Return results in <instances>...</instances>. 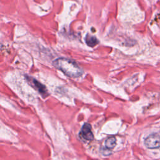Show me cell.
Returning <instances> with one entry per match:
<instances>
[{"instance_id":"cell-5","label":"cell","mask_w":160,"mask_h":160,"mask_svg":"<svg viewBox=\"0 0 160 160\" xmlns=\"http://www.w3.org/2000/svg\"><path fill=\"white\" fill-rule=\"evenodd\" d=\"M85 41L87 45H88L90 47H94L99 43L98 39L93 36L87 34L85 38Z\"/></svg>"},{"instance_id":"cell-1","label":"cell","mask_w":160,"mask_h":160,"mask_svg":"<svg viewBox=\"0 0 160 160\" xmlns=\"http://www.w3.org/2000/svg\"><path fill=\"white\" fill-rule=\"evenodd\" d=\"M52 64L56 69L70 78H79L83 74L81 68L75 61L68 58H58L53 61Z\"/></svg>"},{"instance_id":"cell-7","label":"cell","mask_w":160,"mask_h":160,"mask_svg":"<svg viewBox=\"0 0 160 160\" xmlns=\"http://www.w3.org/2000/svg\"><path fill=\"white\" fill-rule=\"evenodd\" d=\"M111 149H109L107 148L105 146L104 148H102L101 152H102V153L103 155H104V156H109V155H110V154H111Z\"/></svg>"},{"instance_id":"cell-2","label":"cell","mask_w":160,"mask_h":160,"mask_svg":"<svg viewBox=\"0 0 160 160\" xmlns=\"http://www.w3.org/2000/svg\"><path fill=\"white\" fill-rule=\"evenodd\" d=\"M25 78L28 84L35 90H36L43 98H46L49 95L46 86L39 82L38 80L28 75H25Z\"/></svg>"},{"instance_id":"cell-4","label":"cell","mask_w":160,"mask_h":160,"mask_svg":"<svg viewBox=\"0 0 160 160\" xmlns=\"http://www.w3.org/2000/svg\"><path fill=\"white\" fill-rule=\"evenodd\" d=\"M79 137L86 141H91L93 140L94 135L92 132L91 124L89 123L84 124L79 132Z\"/></svg>"},{"instance_id":"cell-3","label":"cell","mask_w":160,"mask_h":160,"mask_svg":"<svg viewBox=\"0 0 160 160\" xmlns=\"http://www.w3.org/2000/svg\"><path fill=\"white\" fill-rule=\"evenodd\" d=\"M145 146L149 149H157L160 148V136L156 133L149 135L144 140Z\"/></svg>"},{"instance_id":"cell-6","label":"cell","mask_w":160,"mask_h":160,"mask_svg":"<svg viewBox=\"0 0 160 160\" xmlns=\"http://www.w3.org/2000/svg\"><path fill=\"white\" fill-rule=\"evenodd\" d=\"M116 145V139L114 137H109L105 141V146L109 149H112Z\"/></svg>"}]
</instances>
